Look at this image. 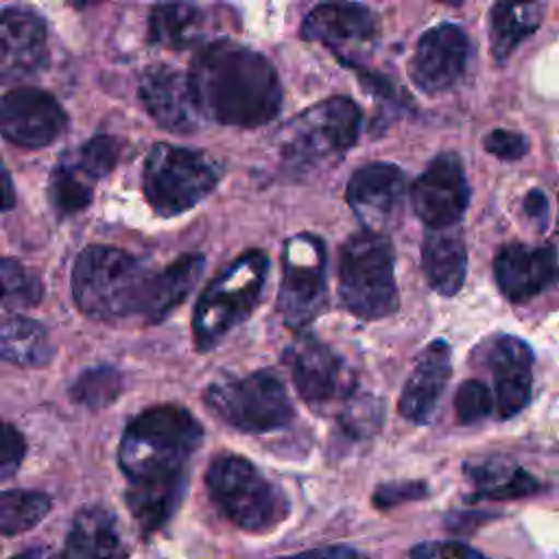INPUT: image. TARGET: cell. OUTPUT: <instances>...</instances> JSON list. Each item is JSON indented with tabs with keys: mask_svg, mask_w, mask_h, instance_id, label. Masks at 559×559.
Segmentation results:
<instances>
[{
	"mask_svg": "<svg viewBox=\"0 0 559 559\" xmlns=\"http://www.w3.org/2000/svg\"><path fill=\"white\" fill-rule=\"evenodd\" d=\"M15 205V188L7 166L0 159V212H7Z\"/></svg>",
	"mask_w": 559,
	"mask_h": 559,
	"instance_id": "cell-43",
	"label": "cell"
},
{
	"mask_svg": "<svg viewBox=\"0 0 559 559\" xmlns=\"http://www.w3.org/2000/svg\"><path fill=\"white\" fill-rule=\"evenodd\" d=\"M205 13L194 4H155L148 15V39L181 50L199 44L205 33Z\"/></svg>",
	"mask_w": 559,
	"mask_h": 559,
	"instance_id": "cell-29",
	"label": "cell"
},
{
	"mask_svg": "<svg viewBox=\"0 0 559 559\" xmlns=\"http://www.w3.org/2000/svg\"><path fill=\"white\" fill-rule=\"evenodd\" d=\"M284 559H367L365 555H360L354 548H345V546H328V548H314V550H306L299 555H290Z\"/></svg>",
	"mask_w": 559,
	"mask_h": 559,
	"instance_id": "cell-42",
	"label": "cell"
},
{
	"mask_svg": "<svg viewBox=\"0 0 559 559\" xmlns=\"http://www.w3.org/2000/svg\"><path fill=\"white\" fill-rule=\"evenodd\" d=\"M411 559H485L463 542H424L411 550Z\"/></svg>",
	"mask_w": 559,
	"mask_h": 559,
	"instance_id": "cell-40",
	"label": "cell"
},
{
	"mask_svg": "<svg viewBox=\"0 0 559 559\" xmlns=\"http://www.w3.org/2000/svg\"><path fill=\"white\" fill-rule=\"evenodd\" d=\"M483 146L487 153L504 162H515L528 153V140L522 133H515L509 129H493L491 133L485 135Z\"/></svg>",
	"mask_w": 559,
	"mask_h": 559,
	"instance_id": "cell-38",
	"label": "cell"
},
{
	"mask_svg": "<svg viewBox=\"0 0 559 559\" xmlns=\"http://www.w3.org/2000/svg\"><path fill=\"white\" fill-rule=\"evenodd\" d=\"M50 511V498L44 491L9 489L0 491V535H20L37 526Z\"/></svg>",
	"mask_w": 559,
	"mask_h": 559,
	"instance_id": "cell-31",
	"label": "cell"
},
{
	"mask_svg": "<svg viewBox=\"0 0 559 559\" xmlns=\"http://www.w3.org/2000/svg\"><path fill=\"white\" fill-rule=\"evenodd\" d=\"M205 260L199 253H186L177 258L168 269L155 273L151 284V297L146 308V321L157 323L162 321L173 308H177L188 293L194 288L199 275L203 273Z\"/></svg>",
	"mask_w": 559,
	"mask_h": 559,
	"instance_id": "cell-28",
	"label": "cell"
},
{
	"mask_svg": "<svg viewBox=\"0 0 559 559\" xmlns=\"http://www.w3.org/2000/svg\"><path fill=\"white\" fill-rule=\"evenodd\" d=\"M411 203L428 229L454 227L469 203V183L456 153L437 155L411 188Z\"/></svg>",
	"mask_w": 559,
	"mask_h": 559,
	"instance_id": "cell-11",
	"label": "cell"
},
{
	"mask_svg": "<svg viewBox=\"0 0 559 559\" xmlns=\"http://www.w3.org/2000/svg\"><path fill=\"white\" fill-rule=\"evenodd\" d=\"M48 63V37L41 17L28 9L0 11V87L35 76Z\"/></svg>",
	"mask_w": 559,
	"mask_h": 559,
	"instance_id": "cell-15",
	"label": "cell"
},
{
	"mask_svg": "<svg viewBox=\"0 0 559 559\" xmlns=\"http://www.w3.org/2000/svg\"><path fill=\"white\" fill-rule=\"evenodd\" d=\"M129 550L120 535L118 520L98 504L76 511L61 550L28 548L11 559H127Z\"/></svg>",
	"mask_w": 559,
	"mask_h": 559,
	"instance_id": "cell-17",
	"label": "cell"
},
{
	"mask_svg": "<svg viewBox=\"0 0 559 559\" xmlns=\"http://www.w3.org/2000/svg\"><path fill=\"white\" fill-rule=\"evenodd\" d=\"M94 194V181L74 166V162L63 155L59 164L50 173L48 181V199L59 216L74 214L90 205Z\"/></svg>",
	"mask_w": 559,
	"mask_h": 559,
	"instance_id": "cell-30",
	"label": "cell"
},
{
	"mask_svg": "<svg viewBox=\"0 0 559 559\" xmlns=\"http://www.w3.org/2000/svg\"><path fill=\"white\" fill-rule=\"evenodd\" d=\"M297 393L310 406L330 404L352 395L349 371L343 360L319 338L297 336L284 354Z\"/></svg>",
	"mask_w": 559,
	"mask_h": 559,
	"instance_id": "cell-13",
	"label": "cell"
},
{
	"mask_svg": "<svg viewBox=\"0 0 559 559\" xmlns=\"http://www.w3.org/2000/svg\"><path fill=\"white\" fill-rule=\"evenodd\" d=\"M269 273V258L245 251L225 266L201 293L192 314V336L199 352H210L229 330L242 323L255 308Z\"/></svg>",
	"mask_w": 559,
	"mask_h": 559,
	"instance_id": "cell-5",
	"label": "cell"
},
{
	"mask_svg": "<svg viewBox=\"0 0 559 559\" xmlns=\"http://www.w3.org/2000/svg\"><path fill=\"white\" fill-rule=\"evenodd\" d=\"M382 424V402L371 395L347 397L345 411L341 413V426L354 439L373 435Z\"/></svg>",
	"mask_w": 559,
	"mask_h": 559,
	"instance_id": "cell-35",
	"label": "cell"
},
{
	"mask_svg": "<svg viewBox=\"0 0 559 559\" xmlns=\"http://www.w3.org/2000/svg\"><path fill=\"white\" fill-rule=\"evenodd\" d=\"M469 41L461 26L443 22L428 28L408 61L411 81L426 94L450 90L465 72Z\"/></svg>",
	"mask_w": 559,
	"mask_h": 559,
	"instance_id": "cell-14",
	"label": "cell"
},
{
	"mask_svg": "<svg viewBox=\"0 0 559 559\" xmlns=\"http://www.w3.org/2000/svg\"><path fill=\"white\" fill-rule=\"evenodd\" d=\"M452 373V352L443 338L432 341L417 358L404 391L400 395V413L413 424H426L445 391Z\"/></svg>",
	"mask_w": 559,
	"mask_h": 559,
	"instance_id": "cell-21",
	"label": "cell"
},
{
	"mask_svg": "<svg viewBox=\"0 0 559 559\" xmlns=\"http://www.w3.org/2000/svg\"><path fill=\"white\" fill-rule=\"evenodd\" d=\"M218 177V166L205 153L159 142L144 162L142 190L159 216H177L201 203Z\"/></svg>",
	"mask_w": 559,
	"mask_h": 559,
	"instance_id": "cell-8",
	"label": "cell"
},
{
	"mask_svg": "<svg viewBox=\"0 0 559 559\" xmlns=\"http://www.w3.org/2000/svg\"><path fill=\"white\" fill-rule=\"evenodd\" d=\"M378 20L371 9L358 2H328L314 7L301 24V37L343 50L376 37Z\"/></svg>",
	"mask_w": 559,
	"mask_h": 559,
	"instance_id": "cell-22",
	"label": "cell"
},
{
	"mask_svg": "<svg viewBox=\"0 0 559 559\" xmlns=\"http://www.w3.org/2000/svg\"><path fill=\"white\" fill-rule=\"evenodd\" d=\"M493 275L509 301H526L557 277V249L550 245H507L493 260Z\"/></svg>",
	"mask_w": 559,
	"mask_h": 559,
	"instance_id": "cell-20",
	"label": "cell"
},
{
	"mask_svg": "<svg viewBox=\"0 0 559 559\" xmlns=\"http://www.w3.org/2000/svg\"><path fill=\"white\" fill-rule=\"evenodd\" d=\"M493 395L480 380H463L454 393V413L461 424H476L493 408Z\"/></svg>",
	"mask_w": 559,
	"mask_h": 559,
	"instance_id": "cell-36",
	"label": "cell"
},
{
	"mask_svg": "<svg viewBox=\"0 0 559 559\" xmlns=\"http://www.w3.org/2000/svg\"><path fill=\"white\" fill-rule=\"evenodd\" d=\"M465 474L476 487L469 500H515L542 489L537 478L504 459L465 465Z\"/></svg>",
	"mask_w": 559,
	"mask_h": 559,
	"instance_id": "cell-25",
	"label": "cell"
},
{
	"mask_svg": "<svg viewBox=\"0 0 559 559\" xmlns=\"http://www.w3.org/2000/svg\"><path fill=\"white\" fill-rule=\"evenodd\" d=\"M546 13L544 2H496L489 13V41L498 61L511 57L522 39L537 31Z\"/></svg>",
	"mask_w": 559,
	"mask_h": 559,
	"instance_id": "cell-26",
	"label": "cell"
},
{
	"mask_svg": "<svg viewBox=\"0 0 559 559\" xmlns=\"http://www.w3.org/2000/svg\"><path fill=\"white\" fill-rule=\"evenodd\" d=\"M76 168H81L92 181L114 170L120 157V142L111 135H94L76 151L68 153Z\"/></svg>",
	"mask_w": 559,
	"mask_h": 559,
	"instance_id": "cell-34",
	"label": "cell"
},
{
	"mask_svg": "<svg viewBox=\"0 0 559 559\" xmlns=\"http://www.w3.org/2000/svg\"><path fill=\"white\" fill-rule=\"evenodd\" d=\"M55 347L46 328L22 314L0 317V360L22 367H44Z\"/></svg>",
	"mask_w": 559,
	"mask_h": 559,
	"instance_id": "cell-24",
	"label": "cell"
},
{
	"mask_svg": "<svg viewBox=\"0 0 559 559\" xmlns=\"http://www.w3.org/2000/svg\"><path fill=\"white\" fill-rule=\"evenodd\" d=\"M140 98L153 120L170 133H192L201 124L188 72L166 63H155L140 79Z\"/></svg>",
	"mask_w": 559,
	"mask_h": 559,
	"instance_id": "cell-16",
	"label": "cell"
},
{
	"mask_svg": "<svg viewBox=\"0 0 559 559\" xmlns=\"http://www.w3.org/2000/svg\"><path fill=\"white\" fill-rule=\"evenodd\" d=\"M393 247L382 234L358 231L338 253L341 304L360 319H380L397 310Z\"/></svg>",
	"mask_w": 559,
	"mask_h": 559,
	"instance_id": "cell-7",
	"label": "cell"
},
{
	"mask_svg": "<svg viewBox=\"0 0 559 559\" xmlns=\"http://www.w3.org/2000/svg\"><path fill=\"white\" fill-rule=\"evenodd\" d=\"M524 214H526L539 229L546 227V221H548V199H546L544 190L533 188V190L524 197Z\"/></svg>",
	"mask_w": 559,
	"mask_h": 559,
	"instance_id": "cell-41",
	"label": "cell"
},
{
	"mask_svg": "<svg viewBox=\"0 0 559 559\" xmlns=\"http://www.w3.org/2000/svg\"><path fill=\"white\" fill-rule=\"evenodd\" d=\"M212 502L238 528L273 531L288 515V498L253 463L238 454H221L205 474Z\"/></svg>",
	"mask_w": 559,
	"mask_h": 559,
	"instance_id": "cell-6",
	"label": "cell"
},
{
	"mask_svg": "<svg viewBox=\"0 0 559 559\" xmlns=\"http://www.w3.org/2000/svg\"><path fill=\"white\" fill-rule=\"evenodd\" d=\"M428 493V487L419 480H404V483H389V485H380L373 493V504L378 509H391L400 502H408V500H419Z\"/></svg>",
	"mask_w": 559,
	"mask_h": 559,
	"instance_id": "cell-39",
	"label": "cell"
},
{
	"mask_svg": "<svg viewBox=\"0 0 559 559\" xmlns=\"http://www.w3.org/2000/svg\"><path fill=\"white\" fill-rule=\"evenodd\" d=\"M205 406L242 432H271L293 421V402L280 378L266 369L214 380L203 393Z\"/></svg>",
	"mask_w": 559,
	"mask_h": 559,
	"instance_id": "cell-9",
	"label": "cell"
},
{
	"mask_svg": "<svg viewBox=\"0 0 559 559\" xmlns=\"http://www.w3.org/2000/svg\"><path fill=\"white\" fill-rule=\"evenodd\" d=\"M362 114L347 96L325 98L295 116L277 135L280 157L293 175L338 159L358 140Z\"/></svg>",
	"mask_w": 559,
	"mask_h": 559,
	"instance_id": "cell-4",
	"label": "cell"
},
{
	"mask_svg": "<svg viewBox=\"0 0 559 559\" xmlns=\"http://www.w3.org/2000/svg\"><path fill=\"white\" fill-rule=\"evenodd\" d=\"M124 389L122 373L111 365H100L83 371L74 384L70 386V397L87 406L90 411H100L118 400V395Z\"/></svg>",
	"mask_w": 559,
	"mask_h": 559,
	"instance_id": "cell-32",
	"label": "cell"
},
{
	"mask_svg": "<svg viewBox=\"0 0 559 559\" xmlns=\"http://www.w3.org/2000/svg\"><path fill=\"white\" fill-rule=\"evenodd\" d=\"M203 428L175 404L142 411L129 421L118 445V465L129 483L186 478V465L201 445Z\"/></svg>",
	"mask_w": 559,
	"mask_h": 559,
	"instance_id": "cell-2",
	"label": "cell"
},
{
	"mask_svg": "<svg viewBox=\"0 0 559 559\" xmlns=\"http://www.w3.org/2000/svg\"><path fill=\"white\" fill-rule=\"evenodd\" d=\"M188 79L205 118L231 127H262L282 107L273 63L258 50L216 39L192 57Z\"/></svg>",
	"mask_w": 559,
	"mask_h": 559,
	"instance_id": "cell-1",
	"label": "cell"
},
{
	"mask_svg": "<svg viewBox=\"0 0 559 559\" xmlns=\"http://www.w3.org/2000/svg\"><path fill=\"white\" fill-rule=\"evenodd\" d=\"M487 360L491 365L498 415L509 419L531 400L533 349L513 334H500L493 338Z\"/></svg>",
	"mask_w": 559,
	"mask_h": 559,
	"instance_id": "cell-19",
	"label": "cell"
},
{
	"mask_svg": "<svg viewBox=\"0 0 559 559\" xmlns=\"http://www.w3.org/2000/svg\"><path fill=\"white\" fill-rule=\"evenodd\" d=\"M44 295L41 282L17 260L0 258V304L11 310L31 308Z\"/></svg>",
	"mask_w": 559,
	"mask_h": 559,
	"instance_id": "cell-33",
	"label": "cell"
},
{
	"mask_svg": "<svg viewBox=\"0 0 559 559\" xmlns=\"http://www.w3.org/2000/svg\"><path fill=\"white\" fill-rule=\"evenodd\" d=\"M153 277L155 273L131 253L90 245L72 266V295L76 306L98 321L146 314Z\"/></svg>",
	"mask_w": 559,
	"mask_h": 559,
	"instance_id": "cell-3",
	"label": "cell"
},
{
	"mask_svg": "<svg viewBox=\"0 0 559 559\" xmlns=\"http://www.w3.org/2000/svg\"><path fill=\"white\" fill-rule=\"evenodd\" d=\"M26 454L22 435L7 421L0 419V483L13 476Z\"/></svg>",
	"mask_w": 559,
	"mask_h": 559,
	"instance_id": "cell-37",
	"label": "cell"
},
{
	"mask_svg": "<svg viewBox=\"0 0 559 559\" xmlns=\"http://www.w3.org/2000/svg\"><path fill=\"white\" fill-rule=\"evenodd\" d=\"M325 245L314 234H295L282 253V284L277 310L293 330L310 325L328 304Z\"/></svg>",
	"mask_w": 559,
	"mask_h": 559,
	"instance_id": "cell-10",
	"label": "cell"
},
{
	"mask_svg": "<svg viewBox=\"0 0 559 559\" xmlns=\"http://www.w3.org/2000/svg\"><path fill=\"white\" fill-rule=\"evenodd\" d=\"M404 173L395 164L360 166L347 181L345 201L367 231L380 234L404 199Z\"/></svg>",
	"mask_w": 559,
	"mask_h": 559,
	"instance_id": "cell-18",
	"label": "cell"
},
{
	"mask_svg": "<svg viewBox=\"0 0 559 559\" xmlns=\"http://www.w3.org/2000/svg\"><path fill=\"white\" fill-rule=\"evenodd\" d=\"M186 493V478L175 480H155V483H129L127 507L138 520L144 533L162 528Z\"/></svg>",
	"mask_w": 559,
	"mask_h": 559,
	"instance_id": "cell-27",
	"label": "cell"
},
{
	"mask_svg": "<svg viewBox=\"0 0 559 559\" xmlns=\"http://www.w3.org/2000/svg\"><path fill=\"white\" fill-rule=\"evenodd\" d=\"M68 127L59 100L37 87H15L0 98V133L24 148L52 144Z\"/></svg>",
	"mask_w": 559,
	"mask_h": 559,
	"instance_id": "cell-12",
	"label": "cell"
},
{
	"mask_svg": "<svg viewBox=\"0 0 559 559\" xmlns=\"http://www.w3.org/2000/svg\"><path fill=\"white\" fill-rule=\"evenodd\" d=\"M421 269L439 295L452 297L461 290L467 273V249L456 227L428 229L421 245Z\"/></svg>",
	"mask_w": 559,
	"mask_h": 559,
	"instance_id": "cell-23",
	"label": "cell"
}]
</instances>
